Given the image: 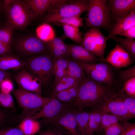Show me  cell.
Listing matches in <instances>:
<instances>
[{
  "label": "cell",
  "mask_w": 135,
  "mask_h": 135,
  "mask_svg": "<svg viewBox=\"0 0 135 135\" xmlns=\"http://www.w3.org/2000/svg\"><path fill=\"white\" fill-rule=\"evenodd\" d=\"M89 120L93 121L97 124L100 127L102 126V112L99 110L94 109L89 112Z\"/></svg>",
  "instance_id": "39"
},
{
  "label": "cell",
  "mask_w": 135,
  "mask_h": 135,
  "mask_svg": "<svg viewBox=\"0 0 135 135\" xmlns=\"http://www.w3.org/2000/svg\"><path fill=\"white\" fill-rule=\"evenodd\" d=\"M68 55L75 61L88 63L102 62L98 56L90 53L82 45L75 44H66Z\"/></svg>",
  "instance_id": "15"
},
{
  "label": "cell",
  "mask_w": 135,
  "mask_h": 135,
  "mask_svg": "<svg viewBox=\"0 0 135 135\" xmlns=\"http://www.w3.org/2000/svg\"><path fill=\"white\" fill-rule=\"evenodd\" d=\"M80 85L56 92H53L52 98L66 103L74 101L77 96Z\"/></svg>",
  "instance_id": "21"
},
{
  "label": "cell",
  "mask_w": 135,
  "mask_h": 135,
  "mask_svg": "<svg viewBox=\"0 0 135 135\" xmlns=\"http://www.w3.org/2000/svg\"><path fill=\"white\" fill-rule=\"evenodd\" d=\"M89 116V112H76L78 127L81 135H86Z\"/></svg>",
  "instance_id": "29"
},
{
  "label": "cell",
  "mask_w": 135,
  "mask_h": 135,
  "mask_svg": "<svg viewBox=\"0 0 135 135\" xmlns=\"http://www.w3.org/2000/svg\"><path fill=\"white\" fill-rule=\"evenodd\" d=\"M63 0H24L35 18L41 17Z\"/></svg>",
  "instance_id": "17"
},
{
  "label": "cell",
  "mask_w": 135,
  "mask_h": 135,
  "mask_svg": "<svg viewBox=\"0 0 135 135\" xmlns=\"http://www.w3.org/2000/svg\"><path fill=\"white\" fill-rule=\"evenodd\" d=\"M118 35L125 36L126 38L134 39L135 38V26L119 33Z\"/></svg>",
  "instance_id": "44"
},
{
  "label": "cell",
  "mask_w": 135,
  "mask_h": 135,
  "mask_svg": "<svg viewBox=\"0 0 135 135\" xmlns=\"http://www.w3.org/2000/svg\"><path fill=\"white\" fill-rule=\"evenodd\" d=\"M86 75L93 80L106 85L118 86L114 68L106 62L88 63L76 61Z\"/></svg>",
  "instance_id": "6"
},
{
  "label": "cell",
  "mask_w": 135,
  "mask_h": 135,
  "mask_svg": "<svg viewBox=\"0 0 135 135\" xmlns=\"http://www.w3.org/2000/svg\"><path fill=\"white\" fill-rule=\"evenodd\" d=\"M58 82L63 83L68 88L80 85L73 78L66 75Z\"/></svg>",
  "instance_id": "40"
},
{
  "label": "cell",
  "mask_w": 135,
  "mask_h": 135,
  "mask_svg": "<svg viewBox=\"0 0 135 135\" xmlns=\"http://www.w3.org/2000/svg\"><path fill=\"white\" fill-rule=\"evenodd\" d=\"M0 106L2 108L14 110L15 104L10 94H5L0 90Z\"/></svg>",
  "instance_id": "33"
},
{
  "label": "cell",
  "mask_w": 135,
  "mask_h": 135,
  "mask_svg": "<svg viewBox=\"0 0 135 135\" xmlns=\"http://www.w3.org/2000/svg\"><path fill=\"white\" fill-rule=\"evenodd\" d=\"M70 59V58H54V68L62 69L66 70L68 68Z\"/></svg>",
  "instance_id": "38"
},
{
  "label": "cell",
  "mask_w": 135,
  "mask_h": 135,
  "mask_svg": "<svg viewBox=\"0 0 135 135\" xmlns=\"http://www.w3.org/2000/svg\"><path fill=\"white\" fill-rule=\"evenodd\" d=\"M36 120L30 117H26L19 124L18 128L25 135H34L40 128V123Z\"/></svg>",
  "instance_id": "22"
},
{
  "label": "cell",
  "mask_w": 135,
  "mask_h": 135,
  "mask_svg": "<svg viewBox=\"0 0 135 135\" xmlns=\"http://www.w3.org/2000/svg\"><path fill=\"white\" fill-rule=\"evenodd\" d=\"M66 75L73 78L80 84L86 74L76 61L70 59Z\"/></svg>",
  "instance_id": "23"
},
{
  "label": "cell",
  "mask_w": 135,
  "mask_h": 135,
  "mask_svg": "<svg viewBox=\"0 0 135 135\" xmlns=\"http://www.w3.org/2000/svg\"><path fill=\"white\" fill-rule=\"evenodd\" d=\"M25 68L41 80L45 86L51 82L54 76V57L50 52L24 58Z\"/></svg>",
  "instance_id": "2"
},
{
  "label": "cell",
  "mask_w": 135,
  "mask_h": 135,
  "mask_svg": "<svg viewBox=\"0 0 135 135\" xmlns=\"http://www.w3.org/2000/svg\"><path fill=\"white\" fill-rule=\"evenodd\" d=\"M105 59L106 62L118 69L127 67L133 62L128 54L117 43Z\"/></svg>",
  "instance_id": "13"
},
{
  "label": "cell",
  "mask_w": 135,
  "mask_h": 135,
  "mask_svg": "<svg viewBox=\"0 0 135 135\" xmlns=\"http://www.w3.org/2000/svg\"><path fill=\"white\" fill-rule=\"evenodd\" d=\"M38 135H65L56 128L48 129L40 132Z\"/></svg>",
  "instance_id": "46"
},
{
  "label": "cell",
  "mask_w": 135,
  "mask_h": 135,
  "mask_svg": "<svg viewBox=\"0 0 135 135\" xmlns=\"http://www.w3.org/2000/svg\"><path fill=\"white\" fill-rule=\"evenodd\" d=\"M83 19L86 28H102L110 31L112 19L106 0H90L88 9Z\"/></svg>",
  "instance_id": "3"
},
{
  "label": "cell",
  "mask_w": 135,
  "mask_h": 135,
  "mask_svg": "<svg viewBox=\"0 0 135 135\" xmlns=\"http://www.w3.org/2000/svg\"><path fill=\"white\" fill-rule=\"evenodd\" d=\"M122 84V91L128 96L135 98V77L127 80Z\"/></svg>",
  "instance_id": "34"
},
{
  "label": "cell",
  "mask_w": 135,
  "mask_h": 135,
  "mask_svg": "<svg viewBox=\"0 0 135 135\" xmlns=\"http://www.w3.org/2000/svg\"><path fill=\"white\" fill-rule=\"evenodd\" d=\"M25 63L17 56L8 54L0 56V70H18L25 68Z\"/></svg>",
  "instance_id": "19"
},
{
  "label": "cell",
  "mask_w": 135,
  "mask_h": 135,
  "mask_svg": "<svg viewBox=\"0 0 135 135\" xmlns=\"http://www.w3.org/2000/svg\"><path fill=\"white\" fill-rule=\"evenodd\" d=\"M116 80L118 85L122 84L128 79L135 77V66L124 70L114 69Z\"/></svg>",
  "instance_id": "28"
},
{
  "label": "cell",
  "mask_w": 135,
  "mask_h": 135,
  "mask_svg": "<svg viewBox=\"0 0 135 135\" xmlns=\"http://www.w3.org/2000/svg\"><path fill=\"white\" fill-rule=\"evenodd\" d=\"M82 46L92 54L106 62L104 57L106 46V37L99 28H90L82 36Z\"/></svg>",
  "instance_id": "9"
},
{
  "label": "cell",
  "mask_w": 135,
  "mask_h": 135,
  "mask_svg": "<svg viewBox=\"0 0 135 135\" xmlns=\"http://www.w3.org/2000/svg\"><path fill=\"white\" fill-rule=\"evenodd\" d=\"M76 112L68 109L57 117L46 122L49 123L61 126L71 135H80L77 130Z\"/></svg>",
  "instance_id": "14"
},
{
  "label": "cell",
  "mask_w": 135,
  "mask_h": 135,
  "mask_svg": "<svg viewBox=\"0 0 135 135\" xmlns=\"http://www.w3.org/2000/svg\"><path fill=\"white\" fill-rule=\"evenodd\" d=\"M90 0H63L48 12L45 16V23H50L61 18L80 16L88 10Z\"/></svg>",
  "instance_id": "4"
},
{
  "label": "cell",
  "mask_w": 135,
  "mask_h": 135,
  "mask_svg": "<svg viewBox=\"0 0 135 135\" xmlns=\"http://www.w3.org/2000/svg\"><path fill=\"white\" fill-rule=\"evenodd\" d=\"M13 48L18 56L25 58L50 52L44 42L32 36L19 38L14 43Z\"/></svg>",
  "instance_id": "8"
},
{
  "label": "cell",
  "mask_w": 135,
  "mask_h": 135,
  "mask_svg": "<svg viewBox=\"0 0 135 135\" xmlns=\"http://www.w3.org/2000/svg\"><path fill=\"white\" fill-rule=\"evenodd\" d=\"M2 4L1 2V1H0V12L2 7Z\"/></svg>",
  "instance_id": "50"
},
{
  "label": "cell",
  "mask_w": 135,
  "mask_h": 135,
  "mask_svg": "<svg viewBox=\"0 0 135 135\" xmlns=\"http://www.w3.org/2000/svg\"><path fill=\"white\" fill-rule=\"evenodd\" d=\"M95 105L97 107L96 109L102 112L110 113L122 118L126 120L130 119L127 108L118 92L117 94Z\"/></svg>",
  "instance_id": "10"
},
{
  "label": "cell",
  "mask_w": 135,
  "mask_h": 135,
  "mask_svg": "<svg viewBox=\"0 0 135 135\" xmlns=\"http://www.w3.org/2000/svg\"><path fill=\"white\" fill-rule=\"evenodd\" d=\"M0 135H25L18 127H3L0 128Z\"/></svg>",
  "instance_id": "37"
},
{
  "label": "cell",
  "mask_w": 135,
  "mask_h": 135,
  "mask_svg": "<svg viewBox=\"0 0 135 135\" xmlns=\"http://www.w3.org/2000/svg\"><path fill=\"white\" fill-rule=\"evenodd\" d=\"M10 74L6 71L0 70V84L2 80L7 78H10Z\"/></svg>",
  "instance_id": "48"
},
{
  "label": "cell",
  "mask_w": 135,
  "mask_h": 135,
  "mask_svg": "<svg viewBox=\"0 0 135 135\" xmlns=\"http://www.w3.org/2000/svg\"><path fill=\"white\" fill-rule=\"evenodd\" d=\"M66 75V70L54 68V83L56 82Z\"/></svg>",
  "instance_id": "45"
},
{
  "label": "cell",
  "mask_w": 135,
  "mask_h": 135,
  "mask_svg": "<svg viewBox=\"0 0 135 135\" xmlns=\"http://www.w3.org/2000/svg\"><path fill=\"white\" fill-rule=\"evenodd\" d=\"M50 23L59 26L65 24L78 28L81 27H84V25L83 19L80 16L60 18L52 21Z\"/></svg>",
  "instance_id": "27"
},
{
  "label": "cell",
  "mask_w": 135,
  "mask_h": 135,
  "mask_svg": "<svg viewBox=\"0 0 135 135\" xmlns=\"http://www.w3.org/2000/svg\"><path fill=\"white\" fill-rule=\"evenodd\" d=\"M124 124L125 128L118 135H135V123L126 122Z\"/></svg>",
  "instance_id": "41"
},
{
  "label": "cell",
  "mask_w": 135,
  "mask_h": 135,
  "mask_svg": "<svg viewBox=\"0 0 135 135\" xmlns=\"http://www.w3.org/2000/svg\"><path fill=\"white\" fill-rule=\"evenodd\" d=\"M101 131V128L96 122L89 120L86 135H93L95 132Z\"/></svg>",
  "instance_id": "42"
},
{
  "label": "cell",
  "mask_w": 135,
  "mask_h": 135,
  "mask_svg": "<svg viewBox=\"0 0 135 135\" xmlns=\"http://www.w3.org/2000/svg\"><path fill=\"white\" fill-rule=\"evenodd\" d=\"M101 112V130H104L112 125L118 123L119 121H126L125 119L120 116Z\"/></svg>",
  "instance_id": "30"
},
{
  "label": "cell",
  "mask_w": 135,
  "mask_h": 135,
  "mask_svg": "<svg viewBox=\"0 0 135 135\" xmlns=\"http://www.w3.org/2000/svg\"><path fill=\"white\" fill-rule=\"evenodd\" d=\"M14 79L20 88L41 96L42 86L41 80L26 68L16 74Z\"/></svg>",
  "instance_id": "11"
},
{
  "label": "cell",
  "mask_w": 135,
  "mask_h": 135,
  "mask_svg": "<svg viewBox=\"0 0 135 135\" xmlns=\"http://www.w3.org/2000/svg\"><path fill=\"white\" fill-rule=\"evenodd\" d=\"M6 24L14 29H22L28 27L35 19L32 13L22 0H14L5 12Z\"/></svg>",
  "instance_id": "5"
},
{
  "label": "cell",
  "mask_w": 135,
  "mask_h": 135,
  "mask_svg": "<svg viewBox=\"0 0 135 135\" xmlns=\"http://www.w3.org/2000/svg\"><path fill=\"white\" fill-rule=\"evenodd\" d=\"M118 86L100 84L86 75L80 85L77 96L73 103L81 111L85 108L101 103L117 94Z\"/></svg>",
  "instance_id": "1"
},
{
  "label": "cell",
  "mask_w": 135,
  "mask_h": 135,
  "mask_svg": "<svg viewBox=\"0 0 135 135\" xmlns=\"http://www.w3.org/2000/svg\"><path fill=\"white\" fill-rule=\"evenodd\" d=\"M134 26H135V9L127 15L115 19L111 25L110 33L106 37V41L113 36H116Z\"/></svg>",
  "instance_id": "18"
},
{
  "label": "cell",
  "mask_w": 135,
  "mask_h": 135,
  "mask_svg": "<svg viewBox=\"0 0 135 135\" xmlns=\"http://www.w3.org/2000/svg\"><path fill=\"white\" fill-rule=\"evenodd\" d=\"M119 95L122 97L127 109L130 119L135 116V98L126 94L122 90H119Z\"/></svg>",
  "instance_id": "31"
},
{
  "label": "cell",
  "mask_w": 135,
  "mask_h": 135,
  "mask_svg": "<svg viewBox=\"0 0 135 135\" xmlns=\"http://www.w3.org/2000/svg\"><path fill=\"white\" fill-rule=\"evenodd\" d=\"M113 22L117 18L124 16L135 9L134 0H107Z\"/></svg>",
  "instance_id": "16"
},
{
  "label": "cell",
  "mask_w": 135,
  "mask_h": 135,
  "mask_svg": "<svg viewBox=\"0 0 135 135\" xmlns=\"http://www.w3.org/2000/svg\"><path fill=\"white\" fill-rule=\"evenodd\" d=\"M12 52V49L11 46L0 40V56L11 54Z\"/></svg>",
  "instance_id": "43"
},
{
  "label": "cell",
  "mask_w": 135,
  "mask_h": 135,
  "mask_svg": "<svg viewBox=\"0 0 135 135\" xmlns=\"http://www.w3.org/2000/svg\"><path fill=\"white\" fill-rule=\"evenodd\" d=\"M14 28L6 24L0 26V40L11 46L12 43L13 32Z\"/></svg>",
  "instance_id": "32"
},
{
  "label": "cell",
  "mask_w": 135,
  "mask_h": 135,
  "mask_svg": "<svg viewBox=\"0 0 135 135\" xmlns=\"http://www.w3.org/2000/svg\"><path fill=\"white\" fill-rule=\"evenodd\" d=\"M44 42L54 58H70L66 44L61 38L55 37L52 40Z\"/></svg>",
  "instance_id": "20"
},
{
  "label": "cell",
  "mask_w": 135,
  "mask_h": 135,
  "mask_svg": "<svg viewBox=\"0 0 135 135\" xmlns=\"http://www.w3.org/2000/svg\"><path fill=\"white\" fill-rule=\"evenodd\" d=\"M13 93L18 105L23 110L25 118L34 114L50 99L20 88L14 90Z\"/></svg>",
  "instance_id": "7"
},
{
  "label": "cell",
  "mask_w": 135,
  "mask_h": 135,
  "mask_svg": "<svg viewBox=\"0 0 135 135\" xmlns=\"http://www.w3.org/2000/svg\"><path fill=\"white\" fill-rule=\"evenodd\" d=\"M8 116L7 112L0 106V127L4 124Z\"/></svg>",
  "instance_id": "47"
},
{
  "label": "cell",
  "mask_w": 135,
  "mask_h": 135,
  "mask_svg": "<svg viewBox=\"0 0 135 135\" xmlns=\"http://www.w3.org/2000/svg\"><path fill=\"white\" fill-rule=\"evenodd\" d=\"M125 126L118 123L112 125L104 130V135H118L124 129Z\"/></svg>",
  "instance_id": "35"
},
{
  "label": "cell",
  "mask_w": 135,
  "mask_h": 135,
  "mask_svg": "<svg viewBox=\"0 0 135 135\" xmlns=\"http://www.w3.org/2000/svg\"><path fill=\"white\" fill-rule=\"evenodd\" d=\"M110 39L118 43L122 47L128 54L132 61L135 59V40L128 38H124L114 36Z\"/></svg>",
  "instance_id": "25"
},
{
  "label": "cell",
  "mask_w": 135,
  "mask_h": 135,
  "mask_svg": "<svg viewBox=\"0 0 135 135\" xmlns=\"http://www.w3.org/2000/svg\"><path fill=\"white\" fill-rule=\"evenodd\" d=\"M14 0H4L3 1L2 8L4 12L10 6L13 2Z\"/></svg>",
  "instance_id": "49"
},
{
  "label": "cell",
  "mask_w": 135,
  "mask_h": 135,
  "mask_svg": "<svg viewBox=\"0 0 135 135\" xmlns=\"http://www.w3.org/2000/svg\"><path fill=\"white\" fill-rule=\"evenodd\" d=\"M36 32L37 37L44 42H49L55 37L53 28L48 24L46 23L37 27Z\"/></svg>",
  "instance_id": "24"
},
{
  "label": "cell",
  "mask_w": 135,
  "mask_h": 135,
  "mask_svg": "<svg viewBox=\"0 0 135 135\" xmlns=\"http://www.w3.org/2000/svg\"><path fill=\"white\" fill-rule=\"evenodd\" d=\"M68 105L66 103L52 97L49 102L39 112L29 117L35 120L42 118H46V121L48 120L57 117L68 109Z\"/></svg>",
  "instance_id": "12"
},
{
  "label": "cell",
  "mask_w": 135,
  "mask_h": 135,
  "mask_svg": "<svg viewBox=\"0 0 135 135\" xmlns=\"http://www.w3.org/2000/svg\"><path fill=\"white\" fill-rule=\"evenodd\" d=\"M14 86L12 81L10 78H7L0 84V90L5 94H10L14 90Z\"/></svg>",
  "instance_id": "36"
},
{
  "label": "cell",
  "mask_w": 135,
  "mask_h": 135,
  "mask_svg": "<svg viewBox=\"0 0 135 135\" xmlns=\"http://www.w3.org/2000/svg\"><path fill=\"white\" fill-rule=\"evenodd\" d=\"M61 26L66 37L82 45L83 41L82 32L80 31L79 28L65 24H62Z\"/></svg>",
  "instance_id": "26"
}]
</instances>
